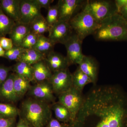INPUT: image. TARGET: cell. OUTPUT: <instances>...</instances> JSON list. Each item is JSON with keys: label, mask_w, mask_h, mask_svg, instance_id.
<instances>
[{"label": "cell", "mask_w": 127, "mask_h": 127, "mask_svg": "<svg viewBox=\"0 0 127 127\" xmlns=\"http://www.w3.org/2000/svg\"><path fill=\"white\" fill-rule=\"evenodd\" d=\"M93 35L98 41H127V21L117 13L100 24Z\"/></svg>", "instance_id": "6da1fadb"}, {"label": "cell", "mask_w": 127, "mask_h": 127, "mask_svg": "<svg viewBox=\"0 0 127 127\" xmlns=\"http://www.w3.org/2000/svg\"><path fill=\"white\" fill-rule=\"evenodd\" d=\"M35 99L25 100L21 106L22 118L33 127H45L51 119L50 106Z\"/></svg>", "instance_id": "7a4b0ae2"}, {"label": "cell", "mask_w": 127, "mask_h": 127, "mask_svg": "<svg viewBox=\"0 0 127 127\" xmlns=\"http://www.w3.org/2000/svg\"><path fill=\"white\" fill-rule=\"evenodd\" d=\"M69 22L74 33L82 41L89 35H93L100 26L85 7Z\"/></svg>", "instance_id": "3957f363"}, {"label": "cell", "mask_w": 127, "mask_h": 127, "mask_svg": "<svg viewBox=\"0 0 127 127\" xmlns=\"http://www.w3.org/2000/svg\"><path fill=\"white\" fill-rule=\"evenodd\" d=\"M85 7L100 25L118 13L115 1L87 0Z\"/></svg>", "instance_id": "277c9868"}, {"label": "cell", "mask_w": 127, "mask_h": 127, "mask_svg": "<svg viewBox=\"0 0 127 127\" xmlns=\"http://www.w3.org/2000/svg\"><path fill=\"white\" fill-rule=\"evenodd\" d=\"M84 98L82 95V92L73 86L59 95L58 102L68 109L70 114L71 122L73 123L81 108Z\"/></svg>", "instance_id": "5b68a950"}, {"label": "cell", "mask_w": 127, "mask_h": 127, "mask_svg": "<svg viewBox=\"0 0 127 127\" xmlns=\"http://www.w3.org/2000/svg\"><path fill=\"white\" fill-rule=\"evenodd\" d=\"M48 81L54 93L59 95L73 86L72 74L68 68L53 72Z\"/></svg>", "instance_id": "8992f818"}, {"label": "cell", "mask_w": 127, "mask_h": 127, "mask_svg": "<svg viewBox=\"0 0 127 127\" xmlns=\"http://www.w3.org/2000/svg\"><path fill=\"white\" fill-rule=\"evenodd\" d=\"M87 0H59L57 5L59 13V21L69 22L85 7Z\"/></svg>", "instance_id": "52a82bcc"}, {"label": "cell", "mask_w": 127, "mask_h": 127, "mask_svg": "<svg viewBox=\"0 0 127 127\" xmlns=\"http://www.w3.org/2000/svg\"><path fill=\"white\" fill-rule=\"evenodd\" d=\"M48 38L54 45H64L74 32L68 22L59 21L50 27Z\"/></svg>", "instance_id": "ba28073f"}, {"label": "cell", "mask_w": 127, "mask_h": 127, "mask_svg": "<svg viewBox=\"0 0 127 127\" xmlns=\"http://www.w3.org/2000/svg\"><path fill=\"white\" fill-rule=\"evenodd\" d=\"M83 41L75 33L64 44L67 51V58L70 65L79 64L85 55L82 50Z\"/></svg>", "instance_id": "9c48e42d"}, {"label": "cell", "mask_w": 127, "mask_h": 127, "mask_svg": "<svg viewBox=\"0 0 127 127\" xmlns=\"http://www.w3.org/2000/svg\"><path fill=\"white\" fill-rule=\"evenodd\" d=\"M21 18L19 22L30 25L41 15L40 7L33 0H21Z\"/></svg>", "instance_id": "30bf717a"}, {"label": "cell", "mask_w": 127, "mask_h": 127, "mask_svg": "<svg viewBox=\"0 0 127 127\" xmlns=\"http://www.w3.org/2000/svg\"><path fill=\"white\" fill-rule=\"evenodd\" d=\"M29 91L31 96L36 100L47 103L55 101L54 92L48 80L37 83L35 85L31 87Z\"/></svg>", "instance_id": "8fae6325"}, {"label": "cell", "mask_w": 127, "mask_h": 127, "mask_svg": "<svg viewBox=\"0 0 127 127\" xmlns=\"http://www.w3.org/2000/svg\"><path fill=\"white\" fill-rule=\"evenodd\" d=\"M44 61L53 72L66 69L70 65L66 57L54 51L46 55Z\"/></svg>", "instance_id": "7c38bea8"}, {"label": "cell", "mask_w": 127, "mask_h": 127, "mask_svg": "<svg viewBox=\"0 0 127 127\" xmlns=\"http://www.w3.org/2000/svg\"><path fill=\"white\" fill-rule=\"evenodd\" d=\"M78 65V68L88 76L93 83L95 84L97 81L98 67L96 59L90 56L85 55Z\"/></svg>", "instance_id": "4fadbf2b"}, {"label": "cell", "mask_w": 127, "mask_h": 127, "mask_svg": "<svg viewBox=\"0 0 127 127\" xmlns=\"http://www.w3.org/2000/svg\"><path fill=\"white\" fill-rule=\"evenodd\" d=\"M21 1L0 0V7L4 13L16 23L20 20Z\"/></svg>", "instance_id": "5bb4252c"}, {"label": "cell", "mask_w": 127, "mask_h": 127, "mask_svg": "<svg viewBox=\"0 0 127 127\" xmlns=\"http://www.w3.org/2000/svg\"><path fill=\"white\" fill-rule=\"evenodd\" d=\"M31 32L30 25L17 22L9 34L14 46L21 47L24 39Z\"/></svg>", "instance_id": "9a60e30c"}, {"label": "cell", "mask_w": 127, "mask_h": 127, "mask_svg": "<svg viewBox=\"0 0 127 127\" xmlns=\"http://www.w3.org/2000/svg\"><path fill=\"white\" fill-rule=\"evenodd\" d=\"M14 73L9 75L0 87V96L11 102L16 101L19 99L16 94L14 86Z\"/></svg>", "instance_id": "2e32d148"}, {"label": "cell", "mask_w": 127, "mask_h": 127, "mask_svg": "<svg viewBox=\"0 0 127 127\" xmlns=\"http://www.w3.org/2000/svg\"><path fill=\"white\" fill-rule=\"evenodd\" d=\"M34 81L37 82L47 81L52 75V72L44 60L32 65Z\"/></svg>", "instance_id": "e0dca14e"}, {"label": "cell", "mask_w": 127, "mask_h": 127, "mask_svg": "<svg viewBox=\"0 0 127 127\" xmlns=\"http://www.w3.org/2000/svg\"><path fill=\"white\" fill-rule=\"evenodd\" d=\"M31 81L25 78L14 73V86L17 95L20 98L31 88Z\"/></svg>", "instance_id": "ac0fdd59"}, {"label": "cell", "mask_w": 127, "mask_h": 127, "mask_svg": "<svg viewBox=\"0 0 127 127\" xmlns=\"http://www.w3.org/2000/svg\"><path fill=\"white\" fill-rule=\"evenodd\" d=\"M45 56L34 48L25 49L19 61L24 62L32 65L38 62L45 60Z\"/></svg>", "instance_id": "d6986e66"}, {"label": "cell", "mask_w": 127, "mask_h": 127, "mask_svg": "<svg viewBox=\"0 0 127 127\" xmlns=\"http://www.w3.org/2000/svg\"><path fill=\"white\" fill-rule=\"evenodd\" d=\"M14 73L28 79L34 81L32 65L22 61H18L14 65Z\"/></svg>", "instance_id": "ffe728a7"}, {"label": "cell", "mask_w": 127, "mask_h": 127, "mask_svg": "<svg viewBox=\"0 0 127 127\" xmlns=\"http://www.w3.org/2000/svg\"><path fill=\"white\" fill-rule=\"evenodd\" d=\"M30 25L31 32L39 36L48 32L50 28L46 18L42 15L35 19Z\"/></svg>", "instance_id": "44dd1931"}, {"label": "cell", "mask_w": 127, "mask_h": 127, "mask_svg": "<svg viewBox=\"0 0 127 127\" xmlns=\"http://www.w3.org/2000/svg\"><path fill=\"white\" fill-rule=\"evenodd\" d=\"M73 85L74 87L82 92L85 86L90 83H92L88 76L78 68L72 74Z\"/></svg>", "instance_id": "7402d4cb"}, {"label": "cell", "mask_w": 127, "mask_h": 127, "mask_svg": "<svg viewBox=\"0 0 127 127\" xmlns=\"http://www.w3.org/2000/svg\"><path fill=\"white\" fill-rule=\"evenodd\" d=\"M16 23L4 13L0 7V37L9 35Z\"/></svg>", "instance_id": "603a6c76"}, {"label": "cell", "mask_w": 127, "mask_h": 127, "mask_svg": "<svg viewBox=\"0 0 127 127\" xmlns=\"http://www.w3.org/2000/svg\"><path fill=\"white\" fill-rule=\"evenodd\" d=\"M55 45L48 37L43 35L39 36L35 45L32 48L46 56L53 51Z\"/></svg>", "instance_id": "cb8c5ba5"}, {"label": "cell", "mask_w": 127, "mask_h": 127, "mask_svg": "<svg viewBox=\"0 0 127 127\" xmlns=\"http://www.w3.org/2000/svg\"><path fill=\"white\" fill-rule=\"evenodd\" d=\"M53 109L57 119L63 122H71L70 114L68 109L64 105L57 103L53 106Z\"/></svg>", "instance_id": "d4e9b609"}, {"label": "cell", "mask_w": 127, "mask_h": 127, "mask_svg": "<svg viewBox=\"0 0 127 127\" xmlns=\"http://www.w3.org/2000/svg\"><path fill=\"white\" fill-rule=\"evenodd\" d=\"M20 113L19 110L14 106L0 103V117L16 118V117Z\"/></svg>", "instance_id": "484cf974"}, {"label": "cell", "mask_w": 127, "mask_h": 127, "mask_svg": "<svg viewBox=\"0 0 127 127\" xmlns=\"http://www.w3.org/2000/svg\"><path fill=\"white\" fill-rule=\"evenodd\" d=\"M46 19L50 27H52L59 21V13L57 5L51 6L47 10Z\"/></svg>", "instance_id": "4316f807"}, {"label": "cell", "mask_w": 127, "mask_h": 127, "mask_svg": "<svg viewBox=\"0 0 127 127\" xmlns=\"http://www.w3.org/2000/svg\"><path fill=\"white\" fill-rule=\"evenodd\" d=\"M25 49L21 47L14 46L11 50L6 51L4 57L10 61H19Z\"/></svg>", "instance_id": "83f0119b"}, {"label": "cell", "mask_w": 127, "mask_h": 127, "mask_svg": "<svg viewBox=\"0 0 127 127\" xmlns=\"http://www.w3.org/2000/svg\"><path fill=\"white\" fill-rule=\"evenodd\" d=\"M39 36L38 35L31 32L23 40L21 47L25 49L33 48L37 41Z\"/></svg>", "instance_id": "f1b7e54d"}, {"label": "cell", "mask_w": 127, "mask_h": 127, "mask_svg": "<svg viewBox=\"0 0 127 127\" xmlns=\"http://www.w3.org/2000/svg\"><path fill=\"white\" fill-rule=\"evenodd\" d=\"M118 13L127 21V0H116Z\"/></svg>", "instance_id": "f546056e"}, {"label": "cell", "mask_w": 127, "mask_h": 127, "mask_svg": "<svg viewBox=\"0 0 127 127\" xmlns=\"http://www.w3.org/2000/svg\"><path fill=\"white\" fill-rule=\"evenodd\" d=\"M0 45L5 51L11 50L14 46L12 40L4 36L0 37Z\"/></svg>", "instance_id": "4dcf8cb0"}, {"label": "cell", "mask_w": 127, "mask_h": 127, "mask_svg": "<svg viewBox=\"0 0 127 127\" xmlns=\"http://www.w3.org/2000/svg\"><path fill=\"white\" fill-rule=\"evenodd\" d=\"M15 120V118L0 117V127H14Z\"/></svg>", "instance_id": "1f68e13d"}, {"label": "cell", "mask_w": 127, "mask_h": 127, "mask_svg": "<svg viewBox=\"0 0 127 127\" xmlns=\"http://www.w3.org/2000/svg\"><path fill=\"white\" fill-rule=\"evenodd\" d=\"M10 68L4 66H0V87L9 76Z\"/></svg>", "instance_id": "d6a6232c"}, {"label": "cell", "mask_w": 127, "mask_h": 127, "mask_svg": "<svg viewBox=\"0 0 127 127\" xmlns=\"http://www.w3.org/2000/svg\"><path fill=\"white\" fill-rule=\"evenodd\" d=\"M34 2L41 9L44 8L48 10L51 6V4L54 1L53 0H33Z\"/></svg>", "instance_id": "836d02e7"}, {"label": "cell", "mask_w": 127, "mask_h": 127, "mask_svg": "<svg viewBox=\"0 0 127 127\" xmlns=\"http://www.w3.org/2000/svg\"><path fill=\"white\" fill-rule=\"evenodd\" d=\"M46 126V127H64L59 120L55 119H51Z\"/></svg>", "instance_id": "e575fe53"}, {"label": "cell", "mask_w": 127, "mask_h": 127, "mask_svg": "<svg viewBox=\"0 0 127 127\" xmlns=\"http://www.w3.org/2000/svg\"><path fill=\"white\" fill-rule=\"evenodd\" d=\"M16 127H33L26 121L21 118L18 121Z\"/></svg>", "instance_id": "d590c367"}, {"label": "cell", "mask_w": 127, "mask_h": 127, "mask_svg": "<svg viewBox=\"0 0 127 127\" xmlns=\"http://www.w3.org/2000/svg\"><path fill=\"white\" fill-rule=\"evenodd\" d=\"M5 51L0 45V57H4Z\"/></svg>", "instance_id": "8d00e7d4"}]
</instances>
